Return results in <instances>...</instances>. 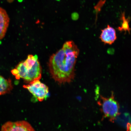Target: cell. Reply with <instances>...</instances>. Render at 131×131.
I'll use <instances>...</instances> for the list:
<instances>
[{"label":"cell","instance_id":"7a4b0ae2","mask_svg":"<svg viewBox=\"0 0 131 131\" xmlns=\"http://www.w3.org/2000/svg\"><path fill=\"white\" fill-rule=\"evenodd\" d=\"M16 79L21 78L27 82L40 80L42 68L37 55H29L24 61H21L11 71Z\"/></svg>","mask_w":131,"mask_h":131},{"label":"cell","instance_id":"52a82bcc","mask_svg":"<svg viewBox=\"0 0 131 131\" xmlns=\"http://www.w3.org/2000/svg\"><path fill=\"white\" fill-rule=\"evenodd\" d=\"M9 22V18L6 11L0 7V40L4 37Z\"/></svg>","mask_w":131,"mask_h":131},{"label":"cell","instance_id":"6da1fadb","mask_svg":"<svg viewBox=\"0 0 131 131\" xmlns=\"http://www.w3.org/2000/svg\"><path fill=\"white\" fill-rule=\"evenodd\" d=\"M80 50L72 41L64 44L61 49L50 57L49 68L51 75L60 84L70 83L74 79L75 67Z\"/></svg>","mask_w":131,"mask_h":131},{"label":"cell","instance_id":"3957f363","mask_svg":"<svg viewBox=\"0 0 131 131\" xmlns=\"http://www.w3.org/2000/svg\"><path fill=\"white\" fill-rule=\"evenodd\" d=\"M100 107V110L103 114V118H106L109 122L114 123L120 114V106L115 97L114 92H111V95L109 97L101 95L100 100L97 102Z\"/></svg>","mask_w":131,"mask_h":131},{"label":"cell","instance_id":"8992f818","mask_svg":"<svg viewBox=\"0 0 131 131\" xmlns=\"http://www.w3.org/2000/svg\"><path fill=\"white\" fill-rule=\"evenodd\" d=\"M100 39L105 44L112 45L117 39L115 29L108 25L107 27L101 30Z\"/></svg>","mask_w":131,"mask_h":131},{"label":"cell","instance_id":"9c48e42d","mask_svg":"<svg viewBox=\"0 0 131 131\" xmlns=\"http://www.w3.org/2000/svg\"><path fill=\"white\" fill-rule=\"evenodd\" d=\"M122 19L123 20V23L122 27L118 28V29L120 31L124 30L128 31L130 32V29L129 26V19H126L124 13H123L122 15Z\"/></svg>","mask_w":131,"mask_h":131},{"label":"cell","instance_id":"277c9868","mask_svg":"<svg viewBox=\"0 0 131 131\" xmlns=\"http://www.w3.org/2000/svg\"><path fill=\"white\" fill-rule=\"evenodd\" d=\"M23 86L40 102L46 99L48 96V87L41 82L39 80H34L29 82V84L24 85Z\"/></svg>","mask_w":131,"mask_h":131},{"label":"cell","instance_id":"5b68a950","mask_svg":"<svg viewBox=\"0 0 131 131\" xmlns=\"http://www.w3.org/2000/svg\"><path fill=\"white\" fill-rule=\"evenodd\" d=\"M1 130L3 131H35L29 123L24 121L6 122L2 126Z\"/></svg>","mask_w":131,"mask_h":131},{"label":"cell","instance_id":"ba28073f","mask_svg":"<svg viewBox=\"0 0 131 131\" xmlns=\"http://www.w3.org/2000/svg\"><path fill=\"white\" fill-rule=\"evenodd\" d=\"M13 86L11 80L6 79L0 76V95L9 93L12 91Z\"/></svg>","mask_w":131,"mask_h":131},{"label":"cell","instance_id":"30bf717a","mask_svg":"<svg viewBox=\"0 0 131 131\" xmlns=\"http://www.w3.org/2000/svg\"><path fill=\"white\" fill-rule=\"evenodd\" d=\"M127 130H131V125L130 123H128L127 124Z\"/></svg>","mask_w":131,"mask_h":131}]
</instances>
